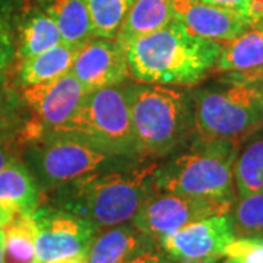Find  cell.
I'll use <instances>...</instances> for the list:
<instances>
[{
  "instance_id": "cell-1",
  "label": "cell",
  "mask_w": 263,
  "mask_h": 263,
  "mask_svg": "<svg viewBox=\"0 0 263 263\" xmlns=\"http://www.w3.org/2000/svg\"><path fill=\"white\" fill-rule=\"evenodd\" d=\"M160 162L133 161L116 171H97L54 189L43 202L84 218L98 231L132 222L152 195Z\"/></svg>"
},
{
  "instance_id": "cell-2",
  "label": "cell",
  "mask_w": 263,
  "mask_h": 263,
  "mask_svg": "<svg viewBox=\"0 0 263 263\" xmlns=\"http://www.w3.org/2000/svg\"><path fill=\"white\" fill-rule=\"evenodd\" d=\"M221 48L173 19L127 46L129 76L138 84L195 86L214 72Z\"/></svg>"
},
{
  "instance_id": "cell-3",
  "label": "cell",
  "mask_w": 263,
  "mask_h": 263,
  "mask_svg": "<svg viewBox=\"0 0 263 263\" xmlns=\"http://www.w3.org/2000/svg\"><path fill=\"white\" fill-rule=\"evenodd\" d=\"M130 119L141 160L165 157L195 132L192 95L164 85H130Z\"/></svg>"
},
{
  "instance_id": "cell-4",
  "label": "cell",
  "mask_w": 263,
  "mask_h": 263,
  "mask_svg": "<svg viewBox=\"0 0 263 263\" xmlns=\"http://www.w3.org/2000/svg\"><path fill=\"white\" fill-rule=\"evenodd\" d=\"M238 148L234 142L196 139L190 149L158 165L152 177L154 190L234 203Z\"/></svg>"
},
{
  "instance_id": "cell-5",
  "label": "cell",
  "mask_w": 263,
  "mask_h": 263,
  "mask_svg": "<svg viewBox=\"0 0 263 263\" xmlns=\"http://www.w3.org/2000/svg\"><path fill=\"white\" fill-rule=\"evenodd\" d=\"M19 160L37 181L43 196L54 189L97 171L132 162L63 132H51L19 149Z\"/></svg>"
},
{
  "instance_id": "cell-6",
  "label": "cell",
  "mask_w": 263,
  "mask_h": 263,
  "mask_svg": "<svg viewBox=\"0 0 263 263\" xmlns=\"http://www.w3.org/2000/svg\"><path fill=\"white\" fill-rule=\"evenodd\" d=\"M53 132L75 135L124 160H141L132 127L130 85L88 92L73 116Z\"/></svg>"
},
{
  "instance_id": "cell-7",
  "label": "cell",
  "mask_w": 263,
  "mask_h": 263,
  "mask_svg": "<svg viewBox=\"0 0 263 263\" xmlns=\"http://www.w3.org/2000/svg\"><path fill=\"white\" fill-rule=\"evenodd\" d=\"M192 100L196 139L241 145L263 127L259 85L228 81L222 88L197 89Z\"/></svg>"
},
{
  "instance_id": "cell-8",
  "label": "cell",
  "mask_w": 263,
  "mask_h": 263,
  "mask_svg": "<svg viewBox=\"0 0 263 263\" xmlns=\"http://www.w3.org/2000/svg\"><path fill=\"white\" fill-rule=\"evenodd\" d=\"M28 108V123L18 141V149L40 141L63 126L88 94L70 72L50 82L21 88Z\"/></svg>"
},
{
  "instance_id": "cell-9",
  "label": "cell",
  "mask_w": 263,
  "mask_h": 263,
  "mask_svg": "<svg viewBox=\"0 0 263 263\" xmlns=\"http://www.w3.org/2000/svg\"><path fill=\"white\" fill-rule=\"evenodd\" d=\"M234 203L154 190L132 222L155 243L180 228L231 211Z\"/></svg>"
},
{
  "instance_id": "cell-10",
  "label": "cell",
  "mask_w": 263,
  "mask_h": 263,
  "mask_svg": "<svg viewBox=\"0 0 263 263\" xmlns=\"http://www.w3.org/2000/svg\"><path fill=\"white\" fill-rule=\"evenodd\" d=\"M32 219L37 230L38 263L85 254L97 234V230L84 218L48 202H41L32 214Z\"/></svg>"
},
{
  "instance_id": "cell-11",
  "label": "cell",
  "mask_w": 263,
  "mask_h": 263,
  "mask_svg": "<svg viewBox=\"0 0 263 263\" xmlns=\"http://www.w3.org/2000/svg\"><path fill=\"white\" fill-rule=\"evenodd\" d=\"M235 238L230 212L192 222L161 240L162 252L177 263L224 257Z\"/></svg>"
},
{
  "instance_id": "cell-12",
  "label": "cell",
  "mask_w": 263,
  "mask_h": 263,
  "mask_svg": "<svg viewBox=\"0 0 263 263\" xmlns=\"http://www.w3.org/2000/svg\"><path fill=\"white\" fill-rule=\"evenodd\" d=\"M70 73L86 92L122 85L130 78L126 48L117 38H89L76 48Z\"/></svg>"
},
{
  "instance_id": "cell-13",
  "label": "cell",
  "mask_w": 263,
  "mask_h": 263,
  "mask_svg": "<svg viewBox=\"0 0 263 263\" xmlns=\"http://www.w3.org/2000/svg\"><path fill=\"white\" fill-rule=\"evenodd\" d=\"M173 19L181 22L197 37L221 44L234 40L252 27L243 15L234 10L199 0H173Z\"/></svg>"
},
{
  "instance_id": "cell-14",
  "label": "cell",
  "mask_w": 263,
  "mask_h": 263,
  "mask_svg": "<svg viewBox=\"0 0 263 263\" xmlns=\"http://www.w3.org/2000/svg\"><path fill=\"white\" fill-rule=\"evenodd\" d=\"M214 72L228 81L259 85L263 82V24L253 25L231 41L222 43Z\"/></svg>"
},
{
  "instance_id": "cell-15",
  "label": "cell",
  "mask_w": 263,
  "mask_h": 263,
  "mask_svg": "<svg viewBox=\"0 0 263 263\" xmlns=\"http://www.w3.org/2000/svg\"><path fill=\"white\" fill-rule=\"evenodd\" d=\"M43 202L37 181L18 158L0 171V230L18 215H32Z\"/></svg>"
},
{
  "instance_id": "cell-16",
  "label": "cell",
  "mask_w": 263,
  "mask_h": 263,
  "mask_svg": "<svg viewBox=\"0 0 263 263\" xmlns=\"http://www.w3.org/2000/svg\"><path fill=\"white\" fill-rule=\"evenodd\" d=\"M63 43L54 21L32 0H21L15 19V62Z\"/></svg>"
},
{
  "instance_id": "cell-17",
  "label": "cell",
  "mask_w": 263,
  "mask_h": 263,
  "mask_svg": "<svg viewBox=\"0 0 263 263\" xmlns=\"http://www.w3.org/2000/svg\"><path fill=\"white\" fill-rule=\"evenodd\" d=\"M133 222L110 227L95 234L86 252L88 263H126L138 254L157 247Z\"/></svg>"
},
{
  "instance_id": "cell-18",
  "label": "cell",
  "mask_w": 263,
  "mask_h": 263,
  "mask_svg": "<svg viewBox=\"0 0 263 263\" xmlns=\"http://www.w3.org/2000/svg\"><path fill=\"white\" fill-rule=\"evenodd\" d=\"M76 47L60 43L35 56L15 62L12 69L13 79L19 88L50 82L70 72Z\"/></svg>"
},
{
  "instance_id": "cell-19",
  "label": "cell",
  "mask_w": 263,
  "mask_h": 263,
  "mask_svg": "<svg viewBox=\"0 0 263 263\" xmlns=\"http://www.w3.org/2000/svg\"><path fill=\"white\" fill-rule=\"evenodd\" d=\"M54 21L63 43L79 47L92 34V24L86 0H32Z\"/></svg>"
},
{
  "instance_id": "cell-20",
  "label": "cell",
  "mask_w": 263,
  "mask_h": 263,
  "mask_svg": "<svg viewBox=\"0 0 263 263\" xmlns=\"http://www.w3.org/2000/svg\"><path fill=\"white\" fill-rule=\"evenodd\" d=\"M28 117V108L13 79L12 69H0V145L18 149V141Z\"/></svg>"
},
{
  "instance_id": "cell-21",
  "label": "cell",
  "mask_w": 263,
  "mask_h": 263,
  "mask_svg": "<svg viewBox=\"0 0 263 263\" xmlns=\"http://www.w3.org/2000/svg\"><path fill=\"white\" fill-rule=\"evenodd\" d=\"M173 21V0H136L117 34L123 47Z\"/></svg>"
},
{
  "instance_id": "cell-22",
  "label": "cell",
  "mask_w": 263,
  "mask_h": 263,
  "mask_svg": "<svg viewBox=\"0 0 263 263\" xmlns=\"http://www.w3.org/2000/svg\"><path fill=\"white\" fill-rule=\"evenodd\" d=\"M3 263H38L37 230L32 215H18L2 230Z\"/></svg>"
},
{
  "instance_id": "cell-23",
  "label": "cell",
  "mask_w": 263,
  "mask_h": 263,
  "mask_svg": "<svg viewBox=\"0 0 263 263\" xmlns=\"http://www.w3.org/2000/svg\"><path fill=\"white\" fill-rule=\"evenodd\" d=\"M237 199L263 190V136H257L238 151L234 162Z\"/></svg>"
},
{
  "instance_id": "cell-24",
  "label": "cell",
  "mask_w": 263,
  "mask_h": 263,
  "mask_svg": "<svg viewBox=\"0 0 263 263\" xmlns=\"http://www.w3.org/2000/svg\"><path fill=\"white\" fill-rule=\"evenodd\" d=\"M136 0H86L94 37L116 38Z\"/></svg>"
},
{
  "instance_id": "cell-25",
  "label": "cell",
  "mask_w": 263,
  "mask_h": 263,
  "mask_svg": "<svg viewBox=\"0 0 263 263\" xmlns=\"http://www.w3.org/2000/svg\"><path fill=\"white\" fill-rule=\"evenodd\" d=\"M230 215L235 237H263V190L237 199Z\"/></svg>"
},
{
  "instance_id": "cell-26",
  "label": "cell",
  "mask_w": 263,
  "mask_h": 263,
  "mask_svg": "<svg viewBox=\"0 0 263 263\" xmlns=\"http://www.w3.org/2000/svg\"><path fill=\"white\" fill-rule=\"evenodd\" d=\"M21 0H0V69L15 63V19Z\"/></svg>"
},
{
  "instance_id": "cell-27",
  "label": "cell",
  "mask_w": 263,
  "mask_h": 263,
  "mask_svg": "<svg viewBox=\"0 0 263 263\" xmlns=\"http://www.w3.org/2000/svg\"><path fill=\"white\" fill-rule=\"evenodd\" d=\"M226 257L233 263H263V237H235Z\"/></svg>"
},
{
  "instance_id": "cell-28",
  "label": "cell",
  "mask_w": 263,
  "mask_h": 263,
  "mask_svg": "<svg viewBox=\"0 0 263 263\" xmlns=\"http://www.w3.org/2000/svg\"><path fill=\"white\" fill-rule=\"evenodd\" d=\"M208 5H214L222 9L234 10L243 15L250 24H263V0H199Z\"/></svg>"
},
{
  "instance_id": "cell-29",
  "label": "cell",
  "mask_w": 263,
  "mask_h": 263,
  "mask_svg": "<svg viewBox=\"0 0 263 263\" xmlns=\"http://www.w3.org/2000/svg\"><path fill=\"white\" fill-rule=\"evenodd\" d=\"M161 254H162V252L158 250V247H154V249H149L143 253L138 254L136 257H133L126 263H157L160 260Z\"/></svg>"
},
{
  "instance_id": "cell-30",
  "label": "cell",
  "mask_w": 263,
  "mask_h": 263,
  "mask_svg": "<svg viewBox=\"0 0 263 263\" xmlns=\"http://www.w3.org/2000/svg\"><path fill=\"white\" fill-rule=\"evenodd\" d=\"M19 157V151L15 146L0 145V171L5 168L10 161Z\"/></svg>"
},
{
  "instance_id": "cell-31",
  "label": "cell",
  "mask_w": 263,
  "mask_h": 263,
  "mask_svg": "<svg viewBox=\"0 0 263 263\" xmlns=\"http://www.w3.org/2000/svg\"><path fill=\"white\" fill-rule=\"evenodd\" d=\"M48 263H88L86 262V253L78 254V256H70V257H65V259H59L54 262Z\"/></svg>"
},
{
  "instance_id": "cell-32",
  "label": "cell",
  "mask_w": 263,
  "mask_h": 263,
  "mask_svg": "<svg viewBox=\"0 0 263 263\" xmlns=\"http://www.w3.org/2000/svg\"><path fill=\"white\" fill-rule=\"evenodd\" d=\"M226 260V256L224 257H212V259H203V260H196V262L190 263H224Z\"/></svg>"
},
{
  "instance_id": "cell-33",
  "label": "cell",
  "mask_w": 263,
  "mask_h": 263,
  "mask_svg": "<svg viewBox=\"0 0 263 263\" xmlns=\"http://www.w3.org/2000/svg\"><path fill=\"white\" fill-rule=\"evenodd\" d=\"M157 263H177V262H176V260H173L171 257H168L167 254L162 252V254H161V257H160V260H158Z\"/></svg>"
},
{
  "instance_id": "cell-34",
  "label": "cell",
  "mask_w": 263,
  "mask_h": 263,
  "mask_svg": "<svg viewBox=\"0 0 263 263\" xmlns=\"http://www.w3.org/2000/svg\"><path fill=\"white\" fill-rule=\"evenodd\" d=\"M2 243H3V235L0 231V263H3V252H2Z\"/></svg>"
},
{
  "instance_id": "cell-35",
  "label": "cell",
  "mask_w": 263,
  "mask_h": 263,
  "mask_svg": "<svg viewBox=\"0 0 263 263\" xmlns=\"http://www.w3.org/2000/svg\"><path fill=\"white\" fill-rule=\"evenodd\" d=\"M259 91H260V103H262V110H263V82L259 84Z\"/></svg>"
},
{
  "instance_id": "cell-36",
  "label": "cell",
  "mask_w": 263,
  "mask_h": 263,
  "mask_svg": "<svg viewBox=\"0 0 263 263\" xmlns=\"http://www.w3.org/2000/svg\"><path fill=\"white\" fill-rule=\"evenodd\" d=\"M224 263H233V262H231V260H230L228 257H226V260H224Z\"/></svg>"
}]
</instances>
